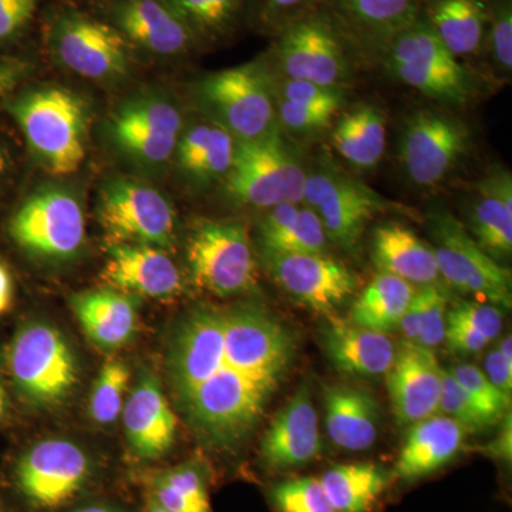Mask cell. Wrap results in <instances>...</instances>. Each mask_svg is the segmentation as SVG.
I'll return each instance as SVG.
<instances>
[{
    "label": "cell",
    "instance_id": "6da1fadb",
    "mask_svg": "<svg viewBox=\"0 0 512 512\" xmlns=\"http://www.w3.org/2000/svg\"><path fill=\"white\" fill-rule=\"evenodd\" d=\"M295 353L292 330L256 303L194 306L165 340L175 410L204 446L234 453L261 423Z\"/></svg>",
    "mask_w": 512,
    "mask_h": 512
},
{
    "label": "cell",
    "instance_id": "7a4b0ae2",
    "mask_svg": "<svg viewBox=\"0 0 512 512\" xmlns=\"http://www.w3.org/2000/svg\"><path fill=\"white\" fill-rule=\"evenodd\" d=\"M36 163L53 177H69L87 157L92 107L59 84H23L3 101Z\"/></svg>",
    "mask_w": 512,
    "mask_h": 512
},
{
    "label": "cell",
    "instance_id": "3957f363",
    "mask_svg": "<svg viewBox=\"0 0 512 512\" xmlns=\"http://www.w3.org/2000/svg\"><path fill=\"white\" fill-rule=\"evenodd\" d=\"M100 477L99 461L86 447L64 437H49L20 454L12 485L29 512H64L92 498Z\"/></svg>",
    "mask_w": 512,
    "mask_h": 512
},
{
    "label": "cell",
    "instance_id": "277c9868",
    "mask_svg": "<svg viewBox=\"0 0 512 512\" xmlns=\"http://www.w3.org/2000/svg\"><path fill=\"white\" fill-rule=\"evenodd\" d=\"M205 120L237 141L256 140L278 128L274 73L268 59L205 74L192 89Z\"/></svg>",
    "mask_w": 512,
    "mask_h": 512
},
{
    "label": "cell",
    "instance_id": "5b68a950",
    "mask_svg": "<svg viewBox=\"0 0 512 512\" xmlns=\"http://www.w3.org/2000/svg\"><path fill=\"white\" fill-rule=\"evenodd\" d=\"M379 59L396 82L446 109H464L476 99L473 70L448 52L421 16L394 37Z\"/></svg>",
    "mask_w": 512,
    "mask_h": 512
},
{
    "label": "cell",
    "instance_id": "8992f818",
    "mask_svg": "<svg viewBox=\"0 0 512 512\" xmlns=\"http://www.w3.org/2000/svg\"><path fill=\"white\" fill-rule=\"evenodd\" d=\"M6 359L16 392L36 409L63 406L79 387V356L52 323H25L13 336Z\"/></svg>",
    "mask_w": 512,
    "mask_h": 512
},
{
    "label": "cell",
    "instance_id": "52a82bcc",
    "mask_svg": "<svg viewBox=\"0 0 512 512\" xmlns=\"http://www.w3.org/2000/svg\"><path fill=\"white\" fill-rule=\"evenodd\" d=\"M306 177L308 167L278 127L268 136L237 141L234 163L222 184L235 205L266 211L302 204Z\"/></svg>",
    "mask_w": 512,
    "mask_h": 512
},
{
    "label": "cell",
    "instance_id": "ba28073f",
    "mask_svg": "<svg viewBox=\"0 0 512 512\" xmlns=\"http://www.w3.org/2000/svg\"><path fill=\"white\" fill-rule=\"evenodd\" d=\"M8 235L37 261L72 262L86 244V214L79 195L63 185L36 188L10 215Z\"/></svg>",
    "mask_w": 512,
    "mask_h": 512
},
{
    "label": "cell",
    "instance_id": "9c48e42d",
    "mask_svg": "<svg viewBox=\"0 0 512 512\" xmlns=\"http://www.w3.org/2000/svg\"><path fill=\"white\" fill-rule=\"evenodd\" d=\"M274 37V46L266 59L284 79L346 89L355 52L329 8L295 20Z\"/></svg>",
    "mask_w": 512,
    "mask_h": 512
},
{
    "label": "cell",
    "instance_id": "30bf717a",
    "mask_svg": "<svg viewBox=\"0 0 512 512\" xmlns=\"http://www.w3.org/2000/svg\"><path fill=\"white\" fill-rule=\"evenodd\" d=\"M45 40L57 63L92 82H120L133 67V49L119 30L83 10L57 9L47 20Z\"/></svg>",
    "mask_w": 512,
    "mask_h": 512
},
{
    "label": "cell",
    "instance_id": "8fae6325",
    "mask_svg": "<svg viewBox=\"0 0 512 512\" xmlns=\"http://www.w3.org/2000/svg\"><path fill=\"white\" fill-rule=\"evenodd\" d=\"M427 225L440 278L458 292L477 296L500 309H511L510 269L483 251L466 225L446 208H433L427 215Z\"/></svg>",
    "mask_w": 512,
    "mask_h": 512
},
{
    "label": "cell",
    "instance_id": "7c38bea8",
    "mask_svg": "<svg viewBox=\"0 0 512 512\" xmlns=\"http://www.w3.org/2000/svg\"><path fill=\"white\" fill-rule=\"evenodd\" d=\"M192 285L217 298L255 291L258 262L247 225L238 221H198L187 241Z\"/></svg>",
    "mask_w": 512,
    "mask_h": 512
},
{
    "label": "cell",
    "instance_id": "4fadbf2b",
    "mask_svg": "<svg viewBox=\"0 0 512 512\" xmlns=\"http://www.w3.org/2000/svg\"><path fill=\"white\" fill-rule=\"evenodd\" d=\"M183 131V114L174 100L150 90L120 101L104 123L110 147L144 170L170 163Z\"/></svg>",
    "mask_w": 512,
    "mask_h": 512
},
{
    "label": "cell",
    "instance_id": "5bb4252c",
    "mask_svg": "<svg viewBox=\"0 0 512 512\" xmlns=\"http://www.w3.org/2000/svg\"><path fill=\"white\" fill-rule=\"evenodd\" d=\"M303 205L318 215L330 244L355 254L367 225L393 207L379 192L329 161L308 168Z\"/></svg>",
    "mask_w": 512,
    "mask_h": 512
},
{
    "label": "cell",
    "instance_id": "9a60e30c",
    "mask_svg": "<svg viewBox=\"0 0 512 512\" xmlns=\"http://www.w3.org/2000/svg\"><path fill=\"white\" fill-rule=\"evenodd\" d=\"M97 220L107 245H147L167 251L177 237V215L167 197L153 185L127 175H116L103 184Z\"/></svg>",
    "mask_w": 512,
    "mask_h": 512
},
{
    "label": "cell",
    "instance_id": "2e32d148",
    "mask_svg": "<svg viewBox=\"0 0 512 512\" xmlns=\"http://www.w3.org/2000/svg\"><path fill=\"white\" fill-rule=\"evenodd\" d=\"M471 131L448 111L421 109L404 121L397 156L410 183L433 188L447 180L467 157Z\"/></svg>",
    "mask_w": 512,
    "mask_h": 512
},
{
    "label": "cell",
    "instance_id": "e0dca14e",
    "mask_svg": "<svg viewBox=\"0 0 512 512\" xmlns=\"http://www.w3.org/2000/svg\"><path fill=\"white\" fill-rule=\"evenodd\" d=\"M269 276L282 291L306 308L333 318L340 306L356 295L355 272L329 254L262 252Z\"/></svg>",
    "mask_w": 512,
    "mask_h": 512
},
{
    "label": "cell",
    "instance_id": "ac0fdd59",
    "mask_svg": "<svg viewBox=\"0 0 512 512\" xmlns=\"http://www.w3.org/2000/svg\"><path fill=\"white\" fill-rule=\"evenodd\" d=\"M106 20L131 49L156 59H178L200 46L165 0H110Z\"/></svg>",
    "mask_w": 512,
    "mask_h": 512
},
{
    "label": "cell",
    "instance_id": "d6986e66",
    "mask_svg": "<svg viewBox=\"0 0 512 512\" xmlns=\"http://www.w3.org/2000/svg\"><path fill=\"white\" fill-rule=\"evenodd\" d=\"M100 278L106 288L156 301H174L184 289L180 269L167 251L147 245H109Z\"/></svg>",
    "mask_w": 512,
    "mask_h": 512
},
{
    "label": "cell",
    "instance_id": "ffe728a7",
    "mask_svg": "<svg viewBox=\"0 0 512 512\" xmlns=\"http://www.w3.org/2000/svg\"><path fill=\"white\" fill-rule=\"evenodd\" d=\"M121 420L128 448L138 461L154 463L174 447L177 413L153 373L143 372L138 376L128 393Z\"/></svg>",
    "mask_w": 512,
    "mask_h": 512
},
{
    "label": "cell",
    "instance_id": "44dd1931",
    "mask_svg": "<svg viewBox=\"0 0 512 512\" xmlns=\"http://www.w3.org/2000/svg\"><path fill=\"white\" fill-rule=\"evenodd\" d=\"M444 369L434 350L404 342L386 373L387 392L397 423L412 426L439 409Z\"/></svg>",
    "mask_w": 512,
    "mask_h": 512
},
{
    "label": "cell",
    "instance_id": "7402d4cb",
    "mask_svg": "<svg viewBox=\"0 0 512 512\" xmlns=\"http://www.w3.org/2000/svg\"><path fill=\"white\" fill-rule=\"evenodd\" d=\"M424 0H330L329 10L355 55L380 57L421 16Z\"/></svg>",
    "mask_w": 512,
    "mask_h": 512
},
{
    "label": "cell",
    "instance_id": "603a6c76",
    "mask_svg": "<svg viewBox=\"0 0 512 512\" xmlns=\"http://www.w3.org/2000/svg\"><path fill=\"white\" fill-rule=\"evenodd\" d=\"M261 460L272 470L305 466L322 451L319 419L308 386H301L275 414L261 441Z\"/></svg>",
    "mask_w": 512,
    "mask_h": 512
},
{
    "label": "cell",
    "instance_id": "cb8c5ba5",
    "mask_svg": "<svg viewBox=\"0 0 512 512\" xmlns=\"http://www.w3.org/2000/svg\"><path fill=\"white\" fill-rule=\"evenodd\" d=\"M467 231L500 264L512 255V174L494 167L476 185L467 204Z\"/></svg>",
    "mask_w": 512,
    "mask_h": 512
},
{
    "label": "cell",
    "instance_id": "d4e9b609",
    "mask_svg": "<svg viewBox=\"0 0 512 512\" xmlns=\"http://www.w3.org/2000/svg\"><path fill=\"white\" fill-rule=\"evenodd\" d=\"M323 350L332 365L345 375L377 377L393 365L396 346L386 333L360 328L338 316L320 330Z\"/></svg>",
    "mask_w": 512,
    "mask_h": 512
},
{
    "label": "cell",
    "instance_id": "484cf974",
    "mask_svg": "<svg viewBox=\"0 0 512 512\" xmlns=\"http://www.w3.org/2000/svg\"><path fill=\"white\" fill-rule=\"evenodd\" d=\"M322 400L326 431L335 446L363 451L376 443L382 416L372 393L349 384H326Z\"/></svg>",
    "mask_w": 512,
    "mask_h": 512
},
{
    "label": "cell",
    "instance_id": "4316f807",
    "mask_svg": "<svg viewBox=\"0 0 512 512\" xmlns=\"http://www.w3.org/2000/svg\"><path fill=\"white\" fill-rule=\"evenodd\" d=\"M70 305L83 332L97 348L121 349L136 338L138 312L133 296L104 286L73 293Z\"/></svg>",
    "mask_w": 512,
    "mask_h": 512
},
{
    "label": "cell",
    "instance_id": "83f0119b",
    "mask_svg": "<svg viewBox=\"0 0 512 512\" xmlns=\"http://www.w3.org/2000/svg\"><path fill=\"white\" fill-rule=\"evenodd\" d=\"M488 13L490 0H424L421 18L448 52L467 64L484 55Z\"/></svg>",
    "mask_w": 512,
    "mask_h": 512
},
{
    "label": "cell",
    "instance_id": "f1b7e54d",
    "mask_svg": "<svg viewBox=\"0 0 512 512\" xmlns=\"http://www.w3.org/2000/svg\"><path fill=\"white\" fill-rule=\"evenodd\" d=\"M372 259L382 274L397 276L416 288L441 279L430 244L399 222H382L373 229Z\"/></svg>",
    "mask_w": 512,
    "mask_h": 512
},
{
    "label": "cell",
    "instance_id": "f546056e",
    "mask_svg": "<svg viewBox=\"0 0 512 512\" xmlns=\"http://www.w3.org/2000/svg\"><path fill=\"white\" fill-rule=\"evenodd\" d=\"M237 140L224 128L204 120L184 128L174 160L181 175L195 188L224 183L234 163Z\"/></svg>",
    "mask_w": 512,
    "mask_h": 512
},
{
    "label": "cell",
    "instance_id": "4dcf8cb0",
    "mask_svg": "<svg viewBox=\"0 0 512 512\" xmlns=\"http://www.w3.org/2000/svg\"><path fill=\"white\" fill-rule=\"evenodd\" d=\"M466 437V431L443 414L412 424L394 474L400 480H419L436 473L457 456Z\"/></svg>",
    "mask_w": 512,
    "mask_h": 512
},
{
    "label": "cell",
    "instance_id": "1f68e13d",
    "mask_svg": "<svg viewBox=\"0 0 512 512\" xmlns=\"http://www.w3.org/2000/svg\"><path fill=\"white\" fill-rule=\"evenodd\" d=\"M262 252L328 254L330 241L318 215L303 204H282L266 210L258 224Z\"/></svg>",
    "mask_w": 512,
    "mask_h": 512
},
{
    "label": "cell",
    "instance_id": "d6a6232c",
    "mask_svg": "<svg viewBox=\"0 0 512 512\" xmlns=\"http://www.w3.org/2000/svg\"><path fill=\"white\" fill-rule=\"evenodd\" d=\"M330 143L333 150L353 168H375L386 151V114L375 104H357L336 121Z\"/></svg>",
    "mask_w": 512,
    "mask_h": 512
},
{
    "label": "cell",
    "instance_id": "836d02e7",
    "mask_svg": "<svg viewBox=\"0 0 512 512\" xmlns=\"http://www.w3.org/2000/svg\"><path fill=\"white\" fill-rule=\"evenodd\" d=\"M416 289L397 276L379 272L356 296L350 309V322L386 335L399 330L400 320Z\"/></svg>",
    "mask_w": 512,
    "mask_h": 512
},
{
    "label": "cell",
    "instance_id": "e575fe53",
    "mask_svg": "<svg viewBox=\"0 0 512 512\" xmlns=\"http://www.w3.org/2000/svg\"><path fill=\"white\" fill-rule=\"evenodd\" d=\"M320 481L336 512H369L386 490L387 476L376 464L350 463L330 468Z\"/></svg>",
    "mask_w": 512,
    "mask_h": 512
},
{
    "label": "cell",
    "instance_id": "d590c367",
    "mask_svg": "<svg viewBox=\"0 0 512 512\" xmlns=\"http://www.w3.org/2000/svg\"><path fill=\"white\" fill-rule=\"evenodd\" d=\"M198 43L221 42L234 35L248 16L249 0H165Z\"/></svg>",
    "mask_w": 512,
    "mask_h": 512
},
{
    "label": "cell",
    "instance_id": "8d00e7d4",
    "mask_svg": "<svg viewBox=\"0 0 512 512\" xmlns=\"http://www.w3.org/2000/svg\"><path fill=\"white\" fill-rule=\"evenodd\" d=\"M130 377V369L120 357H109L103 363L89 399V414L94 424L109 427L120 419Z\"/></svg>",
    "mask_w": 512,
    "mask_h": 512
},
{
    "label": "cell",
    "instance_id": "74e56055",
    "mask_svg": "<svg viewBox=\"0 0 512 512\" xmlns=\"http://www.w3.org/2000/svg\"><path fill=\"white\" fill-rule=\"evenodd\" d=\"M484 57L495 76L510 79L512 73V0H490Z\"/></svg>",
    "mask_w": 512,
    "mask_h": 512
},
{
    "label": "cell",
    "instance_id": "f35d334b",
    "mask_svg": "<svg viewBox=\"0 0 512 512\" xmlns=\"http://www.w3.org/2000/svg\"><path fill=\"white\" fill-rule=\"evenodd\" d=\"M458 384L473 399V402L483 410L485 416L498 426L505 414L511 412V394L498 389L485 375L484 370L474 365H458L450 370Z\"/></svg>",
    "mask_w": 512,
    "mask_h": 512
},
{
    "label": "cell",
    "instance_id": "ab89813d",
    "mask_svg": "<svg viewBox=\"0 0 512 512\" xmlns=\"http://www.w3.org/2000/svg\"><path fill=\"white\" fill-rule=\"evenodd\" d=\"M330 0H249L248 16L268 35H278L295 20L328 8Z\"/></svg>",
    "mask_w": 512,
    "mask_h": 512
},
{
    "label": "cell",
    "instance_id": "60d3db41",
    "mask_svg": "<svg viewBox=\"0 0 512 512\" xmlns=\"http://www.w3.org/2000/svg\"><path fill=\"white\" fill-rule=\"evenodd\" d=\"M437 410L448 419L456 421L467 434H481L494 427L493 421L473 402L466 390L451 375L450 370L444 369L443 387Z\"/></svg>",
    "mask_w": 512,
    "mask_h": 512
},
{
    "label": "cell",
    "instance_id": "b9f144b4",
    "mask_svg": "<svg viewBox=\"0 0 512 512\" xmlns=\"http://www.w3.org/2000/svg\"><path fill=\"white\" fill-rule=\"evenodd\" d=\"M278 512H336L320 478L302 477L285 481L272 490Z\"/></svg>",
    "mask_w": 512,
    "mask_h": 512
},
{
    "label": "cell",
    "instance_id": "7bdbcfd3",
    "mask_svg": "<svg viewBox=\"0 0 512 512\" xmlns=\"http://www.w3.org/2000/svg\"><path fill=\"white\" fill-rule=\"evenodd\" d=\"M276 99V97H275ZM339 110L276 99V120L286 136L312 137L330 127Z\"/></svg>",
    "mask_w": 512,
    "mask_h": 512
},
{
    "label": "cell",
    "instance_id": "ee69618b",
    "mask_svg": "<svg viewBox=\"0 0 512 512\" xmlns=\"http://www.w3.org/2000/svg\"><path fill=\"white\" fill-rule=\"evenodd\" d=\"M424 293L423 316L419 335L413 343L421 348L434 350L444 343L446 335L448 296L443 286H421Z\"/></svg>",
    "mask_w": 512,
    "mask_h": 512
},
{
    "label": "cell",
    "instance_id": "f6af8a7d",
    "mask_svg": "<svg viewBox=\"0 0 512 512\" xmlns=\"http://www.w3.org/2000/svg\"><path fill=\"white\" fill-rule=\"evenodd\" d=\"M275 97L278 100L305 106L329 107L342 111L346 101V89L322 86L306 80L284 79L276 82L274 77Z\"/></svg>",
    "mask_w": 512,
    "mask_h": 512
},
{
    "label": "cell",
    "instance_id": "bcb514c9",
    "mask_svg": "<svg viewBox=\"0 0 512 512\" xmlns=\"http://www.w3.org/2000/svg\"><path fill=\"white\" fill-rule=\"evenodd\" d=\"M43 0H0V55L18 45L32 26Z\"/></svg>",
    "mask_w": 512,
    "mask_h": 512
},
{
    "label": "cell",
    "instance_id": "7dc6e473",
    "mask_svg": "<svg viewBox=\"0 0 512 512\" xmlns=\"http://www.w3.org/2000/svg\"><path fill=\"white\" fill-rule=\"evenodd\" d=\"M154 476L184 495L198 510L212 512L207 480L197 464H180V466L158 471V473H154Z\"/></svg>",
    "mask_w": 512,
    "mask_h": 512
},
{
    "label": "cell",
    "instance_id": "c3c4849f",
    "mask_svg": "<svg viewBox=\"0 0 512 512\" xmlns=\"http://www.w3.org/2000/svg\"><path fill=\"white\" fill-rule=\"evenodd\" d=\"M447 318L458 320L493 342L503 330V312L487 302L458 301L448 309Z\"/></svg>",
    "mask_w": 512,
    "mask_h": 512
},
{
    "label": "cell",
    "instance_id": "681fc988",
    "mask_svg": "<svg viewBox=\"0 0 512 512\" xmlns=\"http://www.w3.org/2000/svg\"><path fill=\"white\" fill-rule=\"evenodd\" d=\"M35 72V63L28 57L0 55V103L20 89Z\"/></svg>",
    "mask_w": 512,
    "mask_h": 512
},
{
    "label": "cell",
    "instance_id": "f907efd6",
    "mask_svg": "<svg viewBox=\"0 0 512 512\" xmlns=\"http://www.w3.org/2000/svg\"><path fill=\"white\" fill-rule=\"evenodd\" d=\"M444 342L447 343L448 348L458 353H477L490 343L470 326L448 318Z\"/></svg>",
    "mask_w": 512,
    "mask_h": 512
},
{
    "label": "cell",
    "instance_id": "816d5d0a",
    "mask_svg": "<svg viewBox=\"0 0 512 512\" xmlns=\"http://www.w3.org/2000/svg\"><path fill=\"white\" fill-rule=\"evenodd\" d=\"M485 375L494 383L498 389L507 394L512 392V362L507 359L498 349L491 350L485 357Z\"/></svg>",
    "mask_w": 512,
    "mask_h": 512
},
{
    "label": "cell",
    "instance_id": "f5cc1de1",
    "mask_svg": "<svg viewBox=\"0 0 512 512\" xmlns=\"http://www.w3.org/2000/svg\"><path fill=\"white\" fill-rule=\"evenodd\" d=\"M501 426L498 429L497 436L493 441L481 448L485 456L494 458V460L511 463L512 460V417L511 412L505 414L500 421Z\"/></svg>",
    "mask_w": 512,
    "mask_h": 512
},
{
    "label": "cell",
    "instance_id": "db71d44e",
    "mask_svg": "<svg viewBox=\"0 0 512 512\" xmlns=\"http://www.w3.org/2000/svg\"><path fill=\"white\" fill-rule=\"evenodd\" d=\"M15 299V281L8 265L0 261V316L5 315L12 308Z\"/></svg>",
    "mask_w": 512,
    "mask_h": 512
},
{
    "label": "cell",
    "instance_id": "11a10c76",
    "mask_svg": "<svg viewBox=\"0 0 512 512\" xmlns=\"http://www.w3.org/2000/svg\"><path fill=\"white\" fill-rule=\"evenodd\" d=\"M64 512H128L123 505L116 501L107 500V498L94 497L83 503L74 505Z\"/></svg>",
    "mask_w": 512,
    "mask_h": 512
},
{
    "label": "cell",
    "instance_id": "9f6ffc18",
    "mask_svg": "<svg viewBox=\"0 0 512 512\" xmlns=\"http://www.w3.org/2000/svg\"><path fill=\"white\" fill-rule=\"evenodd\" d=\"M10 171H12V156L5 141L0 140V190L8 181Z\"/></svg>",
    "mask_w": 512,
    "mask_h": 512
},
{
    "label": "cell",
    "instance_id": "6f0895ef",
    "mask_svg": "<svg viewBox=\"0 0 512 512\" xmlns=\"http://www.w3.org/2000/svg\"><path fill=\"white\" fill-rule=\"evenodd\" d=\"M498 352L501 353L508 360V362H512V338L511 335L505 336L503 340H501L500 346H498Z\"/></svg>",
    "mask_w": 512,
    "mask_h": 512
},
{
    "label": "cell",
    "instance_id": "680465c9",
    "mask_svg": "<svg viewBox=\"0 0 512 512\" xmlns=\"http://www.w3.org/2000/svg\"><path fill=\"white\" fill-rule=\"evenodd\" d=\"M141 512H168L165 508L161 507L160 504L154 500L151 495L147 494L146 503H144L143 511Z\"/></svg>",
    "mask_w": 512,
    "mask_h": 512
},
{
    "label": "cell",
    "instance_id": "91938a15",
    "mask_svg": "<svg viewBox=\"0 0 512 512\" xmlns=\"http://www.w3.org/2000/svg\"><path fill=\"white\" fill-rule=\"evenodd\" d=\"M5 409H6L5 389H3L2 384H0V420H2L3 414H5Z\"/></svg>",
    "mask_w": 512,
    "mask_h": 512
}]
</instances>
